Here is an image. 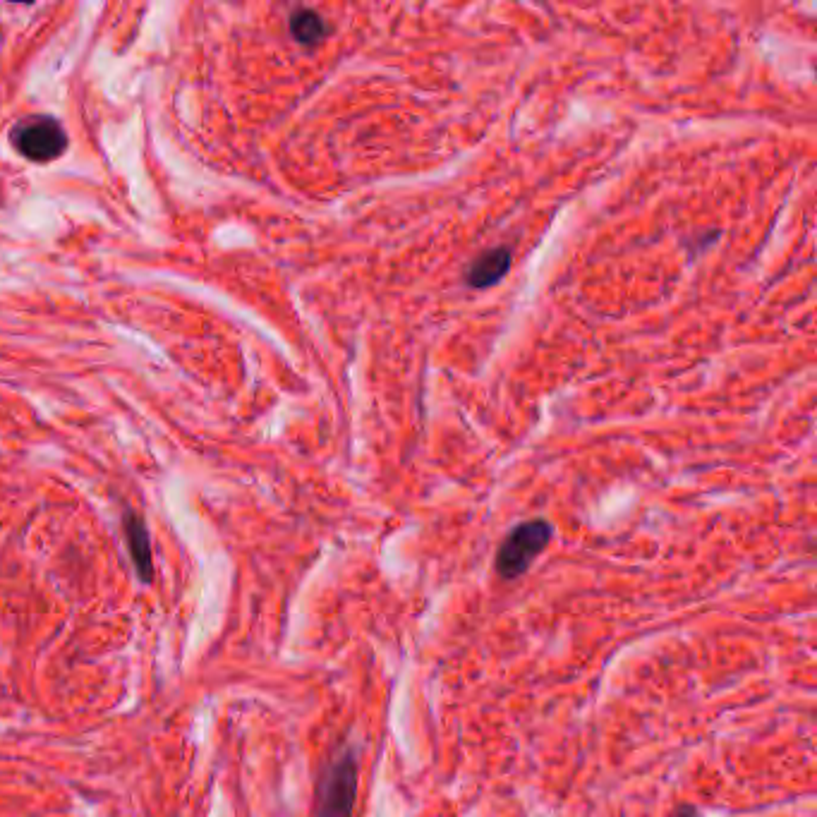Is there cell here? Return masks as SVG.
<instances>
[{
	"label": "cell",
	"instance_id": "3",
	"mask_svg": "<svg viewBox=\"0 0 817 817\" xmlns=\"http://www.w3.org/2000/svg\"><path fill=\"white\" fill-rule=\"evenodd\" d=\"M10 142L24 159L36 163L56 161L68 149V135L63 125L51 116H34L12 127Z\"/></svg>",
	"mask_w": 817,
	"mask_h": 817
},
{
	"label": "cell",
	"instance_id": "4",
	"mask_svg": "<svg viewBox=\"0 0 817 817\" xmlns=\"http://www.w3.org/2000/svg\"><path fill=\"white\" fill-rule=\"evenodd\" d=\"M123 528H125L127 549H130L132 564H135L137 576L144 585H149L151 580H154V559H151V542H149L147 525H144L142 516H137V513H132V511H125Z\"/></svg>",
	"mask_w": 817,
	"mask_h": 817
},
{
	"label": "cell",
	"instance_id": "1",
	"mask_svg": "<svg viewBox=\"0 0 817 817\" xmlns=\"http://www.w3.org/2000/svg\"><path fill=\"white\" fill-rule=\"evenodd\" d=\"M357 798V760L355 755H336L324 767L322 777L317 782V803L314 815L317 817H353Z\"/></svg>",
	"mask_w": 817,
	"mask_h": 817
},
{
	"label": "cell",
	"instance_id": "6",
	"mask_svg": "<svg viewBox=\"0 0 817 817\" xmlns=\"http://www.w3.org/2000/svg\"><path fill=\"white\" fill-rule=\"evenodd\" d=\"M290 34L293 39L302 46H314L329 34V24L324 22V17L319 12L300 8L290 15Z\"/></svg>",
	"mask_w": 817,
	"mask_h": 817
},
{
	"label": "cell",
	"instance_id": "2",
	"mask_svg": "<svg viewBox=\"0 0 817 817\" xmlns=\"http://www.w3.org/2000/svg\"><path fill=\"white\" fill-rule=\"evenodd\" d=\"M552 540V525L547 520H528L520 523L516 530L508 532L504 544L496 554V573L501 578H520L532 566V561L544 552Z\"/></svg>",
	"mask_w": 817,
	"mask_h": 817
},
{
	"label": "cell",
	"instance_id": "5",
	"mask_svg": "<svg viewBox=\"0 0 817 817\" xmlns=\"http://www.w3.org/2000/svg\"><path fill=\"white\" fill-rule=\"evenodd\" d=\"M513 262V254L508 247H496V250H489L480 254L468 266V274H465V281H468L470 288H489L494 283H499L501 278L508 274Z\"/></svg>",
	"mask_w": 817,
	"mask_h": 817
}]
</instances>
